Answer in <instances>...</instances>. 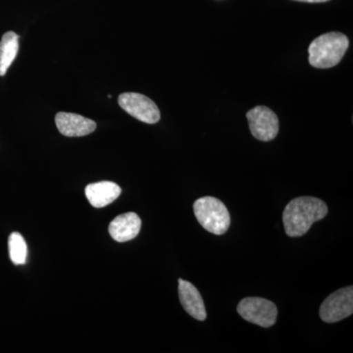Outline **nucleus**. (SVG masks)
Returning a JSON list of instances; mask_svg holds the SVG:
<instances>
[{"label": "nucleus", "mask_w": 353, "mask_h": 353, "mask_svg": "<svg viewBox=\"0 0 353 353\" xmlns=\"http://www.w3.org/2000/svg\"><path fill=\"white\" fill-rule=\"evenodd\" d=\"M328 214V206L321 199L313 196H301L292 199L283 213L285 234L292 238L307 233L317 221Z\"/></svg>", "instance_id": "1"}, {"label": "nucleus", "mask_w": 353, "mask_h": 353, "mask_svg": "<svg viewBox=\"0 0 353 353\" xmlns=\"http://www.w3.org/2000/svg\"><path fill=\"white\" fill-rule=\"evenodd\" d=\"M348 46L350 41L341 32H331L321 34L309 46V63L318 69L336 66L347 52Z\"/></svg>", "instance_id": "2"}, {"label": "nucleus", "mask_w": 353, "mask_h": 353, "mask_svg": "<svg viewBox=\"0 0 353 353\" xmlns=\"http://www.w3.org/2000/svg\"><path fill=\"white\" fill-rule=\"evenodd\" d=\"M194 215L197 221L209 233L224 234L229 230L231 217L229 211L219 199L204 196L194 204Z\"/></svg>", "instance_id": "3"}, {"label": "nucleus", "mask_w": 353, "mask_h": 353, "mask_svg": "<svg viewBox=\"0 0 353 353\" xmlns=\"http://www.w3.org/2000/svg\"><path fill=\"white\" fill-rule=\"evenodd\" d=\"M238 313L245 320L263 328H270L277 321L278 309L272 301L262 297H246L239 303Z\"/></svg>", "instance_id": "4"}, {"label": "nucleus", "mask_w": 353, "mask_h": 353, "mask_svg": "<svg viewBox=\"0 0 353 353\" xmlns=\"http://www.w3.org/2000/svg\"><path fill=\"white\" fill-rule=\"evenodd\" d=\"M353 313L352 285L338 290L330 294L320 306L319 314L323 321L336 323L350 317Z\"/></svg>", "instance_id": "5"}, {"label": "nucleus", "mask_w": 353, "mask_h": 353, "mask_svg": "<svg viewBox=\"0 0 353 353\" xmlns=\"http://www.w3.org/2000/svg\"><path fill=\"white\" fill-rule=\"evenodd\" d=\"M120 108L132 117L146 124H155L160 120V111L155 102L145 95L125 92L118 97Z\"/></svg>", "instance_id": "6"}, {"label": "nucleus", "mask_w": 353, "mask_h": 353, "mask_svg": "<svg viewBox=\"0 0 353 353\" xmlns=\"http://www.w3.org/2000/svg\"><path fill=\"white\" fill-rule=\"evenodd\" d=\"M250 132L255 139L270 141L277 137L280 123L278 116L266 106H256L246 113Z\"/></svg>", "instance_id": "7"}, {"label": "nucleus", "mask_w": 353, "mask_h": 353, "mask_svg": "<svg viewBox=\"0 0 353 353\" xmlns=\"http://www.w3.org/2000/svg\"><path fill=\"white\" fill-rule=\"evenodd\" d=\"M58 131L65 137H85L97 130V123L75 113L58 112L55 116Z\"/></svg>", "instance_id": "8"}, {"label": "nucleus", "mask_w": 353, "mask_h": 353, "mask_svg": "<svg viewBox=\"0 0 353 353\" xmlns=\"http://www.w3.org/2000/svg\"><path fill=\"white\" fill-rule=\"evenodd\" d=\"M179 297L183 309L194 319L204 321L206 308L201 292L192 283L179 279Z\"/></svg>", "instance_id": "9"}, {"label": "nucleus", "mask_w": 353, "mask_h": 353, "mask_svg": "<svg viewBox=\"0 0 353 353\" xmlns=\"http://www.w3.org/2000/svg\"><path fill=\"white\" fill-rule=\"evenodd\" d=\"M141 228V220L138 214L128 212L117 216L109 225V234L114 241L126 243L138 236Z\"/></svg>", "instance_id": "10"}, {"label": "nucleus", "mask_w": 353, "mask_h": 353, "mask_svg": "<svg viewBox=\"0 0 353 353\" xmlns=\"http://www.w3.org/2000/svg\"><path fill=\"white\" fill-rule=\"evenodd\" d=\"M121 188L117 183L103 181L90 183L85 188V196L95 208H105L120 196Z\"/></svg>", "instance_id": "11"}, {"label": "nucleus", "mask_w": 353, "mask_h": 353, "mask_svg": "<svg viewBox=\"0 0 353 353\" xmlns=\"http://www.w3.org/2000/svg\"><path fill=\"white\" fill-rule=\"evenodd\" d=\"M19 38L16 32H7L0 41V76H6L19 51Z\"/></svg>", "instance_id": "12"}, {"label": "nucleus", "mask_w": 353, "mask_h": 353, "mask_svg": "<svg viewBox=\"0 0 353 353\" xmlns=\"http://www.w3.org/2000/svg\"><path fill=\"white\" fill-rule=\"evenodd\" d=\"M8 248L11 261L15 265L25 264L27 260L28 248L22 234L17 232L11 234L9 236Z\"/></svg>", "instance_id": "13"}, {"label": "nucleus", "mask_w": 353, "mask_h": 353, "mask_svg": "<svg viewBox=\"0 0 353 353\" xmlns=\"http://www.w3.org/2000/svg\"><path fill=\"white\" fill-rule=\"evenodd\" d=\"M294 1L308 2V3H322V2L329 1V0H294Z\"/></svg>", "instance_id": "14"}]
</instances>
